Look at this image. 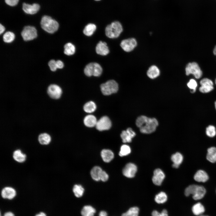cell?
Masks as SVG:
<instances>
[{
  "label": "cell",
  "mask_w": 216,
  "mask_h": 216,
  "mask_svg": "<svg viewBox=\"0 0 216 216\" xmlns=\"http://www.w3.org/2000/svg\"><path fill=\"white\" fill-rule=\"evenodd\" d=\"M136 124L142 133L149 134L154 132L158 125V122L155 118H149L144 116L137 118Z\"/></svg>",
  "instance_id": "cell-1"
},
{
  "label": "cell",
  "mask_w": 216,
  "mask_h": 216,
  "mask_svg": "<svg viewBox=\"0 0 216 216\" xmlns=\"http://www.w3.org/2000/svg\"><path fill=\"white\" fill-rule=\"evenodd\" d=\"M206 193V190L203 186L194 184L188 186L184 191V194L186 196L192 195V197L195 200L202 198Z\"/></svg>",
  "instance_id": "cell-2"
},
{
  "label": "cell",
  "mask_w": 216,
  "mask_h": 216,
  "mask_svg": "<svg viewBox=\"0 0 216 216\" xmlns=\"http://www.w3.org/2000/svg\"><path fill=\"white\" fill-rule=\"evenodd\" d=\"M40 24L42 28L50 33H54L57 31L59 27V24L56 21L46 15L42 17Z\"/></svg>",
  "instance_id": "cell-3"
},
{
  "label": "cell",
  "mask_w": 216,
  "mask_h": 216,
  "mask_svg": "<svg viewBox=\"0 0 216 216\" xmlns=\"http://www.w3.org/2000/svg\"><path fill=\"white\" fill-rule=\"evenodd\" d=\"M123 31L122 26L118 21H115L108 25L105 28V34L109 38L118 37Z\"/></svg>",
  "instance_id": "cell-4"
},
{
  "label": "cell",
  "mask_w": 216,
  "mask_h": 216,
  "mask_svg": "<svg viewBox=\"0 0 216 216\" xmlns=\"http://www.w3.org/2000/svg\"><path fill=\"white\" fill-rule=\"evenodd\" d=\"M100 89L103 94L110 95L118 91V85L115 81L110 80L102 84L100 86Z\"/></svg>",
  "instance_id": "cell-5"
},
{
  "label": "cell",
  "mask_w": 216,
  "mask_h": 216,
  "mask_svg": "<svg viewBox=\"0 0 216 216\" xmlns=\"http://www.w3.org/2000/svg\"><path fill=\"white\" fill-rule=\"evenodd\" d=\"M102 72V69L98 63L95 62L90 63L87 64L84 69L85 75L90 76H98L101 75Z\"/></svg>",
  "instance_id": "cell-6"
},
{
  "label": "cell",
  "mask_w": 216,
  "mask_h": 216,
  "mask_svg": "<svg viewBox=\"0 0 216 216\" xmlns=\"http://www.w3.org/2000/svg\"><path fill=\"white\" fill-rule=\"evenodd\" d=\"M185 70L187 75L192 74L197 79L201 77L202 74L199 65L195 62L189 63L186 67Z\"/></svg>",
  "instance_id": "cell-7"
},
{
  "label": "cell",
  "mask_w": 216,
  "mask_h": 216,
  "mask_svg": "<svg viewBox=\"0 0 216 216\" xmlns=\"http://www.w3.org/2000/svg\"><path fill=\"white\" fill-rule=\"evenodd\" d=\"M21 34L24 40H31L37 37V31L36 28L33 26H26L22 30Z\"/></svg>",
  "instance_id": "cell-8"
},
{
  "label": "cell",
  "mask_w": 216,
  "mask_h": 216,
  "mask_svg": "<svg viewBox=\"0 0 216 216\" xmlns=\"http://www.w3.org/2000/svg\"><path fill=\"white\" fill-rule=\"evenodd\" d=\"M111 125L110 118L107 116H104L97 121L95 127L98 130L102 131L109 129Z\"/></svg>",
  "instance_id": "cell-9"
},
{
  "label": "cell",
  "mask_w": 216,
  "mask_h": 216,
  "mask_svg": "<svg viewBox=\"0 0 216 216\" xmlns=\"http://www.w3.org/2000/svg\"><path fill=\"white\" fill-rule=\"evenodd\" d=\"M47 93L51 98L57 99L61 97L62 93V90L61 88L58 85L52 84L48 87Z\"/></svg>",
  "instance_id": "cell-10"
},
{
  "label": "cell",
  "mask_w": 216,
  "mask_h": 216,
  "mask_svg": "<svg viewBox=\"0 0 216 216\" xmlns=\"http://www.w3.org/2000/svg\"><path fill=\"white\" fill-rule=\"evenodd\" d=\"M137 45V42L134 38H130L122 40L120 46L124 51L129 52L133 50Z\"/></svg>",
  "instance_id": "cell-11"
},
{
  "label": "cell",
  "mask_w": 216,
  "mask_h": 216,
  "mask_svg": "<svg viewBox=\"0 0 216 216\" xmlns=\"http://www.w3.org/2000/svg\"><path fill=\"white\" fill-rule=\"evenodd\" d=\"M200 84L201 85L199 88V91L202 93H208L214 89L213 83L210 79L204 78L202 79Z\"/></svg>",
  "instance_id": "cell-12"
},
{
  "label": "cell",
  "mask_w": 216,
  "mask_h": 216,
  "mask_svg": "<svg viewBox=\"0 0 216 216\" xmlns=\"http://www.w3.org/2000/svg\"><path fill=\"white\" fill-rule=\"evenodd\" d=\"M137 171L136 166L132 163L127 164L122 170L123 175L128 178H132L135 176Z\"/></svg>",
  "instance_id": "cell-13"
},
{
  "label": "cell",
  "mask_w": 216,
  "mask_h": 216,
  "mask_svg": "<svg viewBox=\"0 0 216 216\" xmlns=\"http://www.w3.org/2000/svg\"><path fill=\"white\" fill-rule=\"evenodd\" d=\"M165 177V175L163 172L160 169H157L154 172L152 181L155 185L159 186L161 184Z\"/></svg>",
  "instance_id": "cell-14"
},
{
  "label": "cell",
  "mask_w": 216,
  "mask_h": 216,
  "mask_svg": "<svg viewBox=\"0 0 216 216\" xmlns=\"http://www.w3.org/2000/svg\"><path fill=\"white\" fill-rule=\"evenodd\" d=\"M136 133L131 128H128L126 130L123 131L121 137L124 143L130 142L132 138L136 135Z\"/></svg>",
  "instance_id": "cell-15"
},
{
  "label": "cell",
  "mask_w": 216,
  "mask_h": 216,
  "mask_svg": "<svg viewBox=\"0 0 216 216\" xmlns=\"http://www.w3.org/2000/svg\"><path fill=\"white\" fill-rule=\"evenodd\" d=\"M40 6L38 4L34 3L30 4L23 3L22 4V9L26 13L33 14L36 13L39 10Z\"/></svg>",
  "instance_id": "cell-16"
},
{
  "label": "cell",
  "mask_w": 216,
  "mask_h": 216,
  "mask_svg": "<svg viewBox=\"0 0 216 216\" xmlns=\"http://www.w3.org/2000/svg\"><path fill=\"white\" fill-rule=\"evenodd\" d=\"M16 194V191L10 187H6L3 188L1 192L2 197L4 199L11 200L14 198Z\"/></svg>",
  "instance_id": "cell-17"
},
{
  "label": "cell",
  "mask_w": 216,
  "mask_h": 216,
  "mask_svg": "<svg viewBox=\"0 0 216 216\" xmlns=\"http://www.w3.org/2000/svg\"><path fill=\"white\" fill-rule=\"evenodd\" d=\"M194 178L198 182H205L209 179V176L207 173L202 170H198L195 174Z\"/></svg>",
  "instance_id": "cell-18"
},
{
  "label": "cell",
  "mask_w": 216,
  "mask_h": 216,
  "mask_svg": "<svg viewBox=\"0 0 216 216\" xmlns=\"http://www.w3.org/2000/svg\"><path fill=\"white\" fill-rule=\"evenodd\" d=\"M96 51L97 54L102 56L106 55L109 52V50L106 43L102 41H99L97 45Z\"/></svg>",
  "instance_id": "cell-19"
},
{
  "label": "cell",
  "mask_w": 216,
  "mask_h": 216,
  "mask_svg": "<svg viewBox=\"0 0 216 216\" xmlns=\"http://www.w3.org/2000/svg\"><path fill=\"white\" fill-rule=\"evenodd\" d=\"M101 156L104 161L108 163L111 161L114 157L113 152L109 149H104L101 152Z\"/></svg>",
  "instance_id": "cell-20"
},
{
  "label": "cell",
  "mask_w": 216,
  "mask_h": 216,
  "mask_svg": "<svg viewBox=\"0 0 216 216\" xmlns=\"http://www.w3.org/2000/svg\"><path fill=\"white\" fill-rule=\"evenodd\" d=\"M207 160L212 163L216 162V147L214 146L210 147L207 149Z\"/></svg>",
  "instance_id": "cell-21"
},
{
  "label": "cell",
  "mask_w": 216,
  "mask_h": 216,
  "mask_svg": "<svg viewBox=\"0 0 216 216\" xmlns=\"http://www.w3.org/2000/svg\"><path fill=\"white\" fill-rule=\"evenodd\" d=\"M97 121L96 117L94 115H89L86 116L84 119L85 125L88 127L95 126Z\"/></svg>",
  "instance_id": "cell-22"
},
{
  "label": "cell",
  "mask_w": 216,
  "mask_h": 216,
  "mask_svg": "<svg viewBox=\"0 0 216 216\" xmlns=\"http://www.w3.org/2000/svg\"><path fill=\"white\" fill-rule=\"evenodd\" d=\"M96 212L95 209L89 205L84 206L81 212L82 216H94Z\"/></svg>",
  "instance_id": "cell-23"
},
{
  "label": "cell",
  "mask_w": 216,
  "mask_h": 216,
  "mask_svg": "<svg viewBox=\"0 0 216 216\" xmlns=\"http://www.w3.org/2000/svg\"><path fill=\"white\" fill-rule=\"evenodd\" d=\"M147 74L149 77L151 79H154L159 75L160 71L156 66L152 65L149 68L147 71Z\"/></svg>",
  "instance_id": "cell-24"
},
{
  "label": "cell",
  "mask_w": 216,
  "mask_h": 216,
  "mask_svg": "<svg viewBox=\"0 0 216 216\" xmlns=\"http://www.w3.org/2000/svg\"><path fill=\"white\" fill-rule=\"evenodd\" d=\"M102 170V169L99 166H96L93 167L90 172L92 178L97 181L100 180V176Z\"/></svg>",
  "instance_id": "cell-25"
},
{
  "label": "cell",
  "mask_w": 216,
  "mask_h": 216,
  "mask_svg": "<svg viewBox=\"0 0 216 216\" xmlns=\"http://www.w3.org/2000/svg\"><path fill=\"white\" fill-rule=\"evenodd\" d=\"M13 158L14 160L16 161L22 163L26 160V155L23 153L19 149L15 151L13 154Z\"/></svg>",
  "instance_id": "cell-26"
},
{
  "label": "cell",
  "mask_w": 216,
  "mask_h": 216,
  "mask_svg": "<svg viewBox=\"0 0 216 216\" xmlns=\"http://www.w3.org/2000/svg\"><path fill=\"white\" fill-rule=\"evenodd\" d=\"M192 210L193 214L196 215L202 214L205 211L204 206L200 202L194 204L192 207Z\"/></svg>",
  "instance_id": "cell-27"
},
{
  "label": "cell",
  "mask_w": 216,
  "mask_h": 216,
  "mask_svg": "<svg viewBox=\"0 0 216 216\" xmlns=\"http://www.w3.org/2000/svg\"><path fill=\"white\" fill-rule=\"evenodd\" d=\"M96 26L93 23H89L87 24L84 28L83 33L86 36H91L93 34L96 30Z\"/></svg>",
  "instance_id": "cell-28"
},
{
  "label": "cell",
  "mask_w": 216,
  "mask_h": 216,
  "mask_svg": "<svg viewBox=\"0 0 216 216\" xmlns=\"http://www.w3.org/2000/svg\"><path fill=\"white\" fill-rule=\"evenodd\" d=\"M38 140L39 143L42 145H47L50 142L51 138L49 134L44 133L39 135Z\"/></svg>",
  "instance_id": "cell-29"
},
{
  "label": "cell",
  "mask_w": 216,
  "mask_h": 216,
  "mask_svg": "<svg viewBox=\"0 0 216 216\" xmlns=\"http://www.w3.org/2000/svg\"><path fill=\"white\" fill-rule=\"evenodd\" d=\"M96 109V105L92 101L87 102L83 106L84 111L88 113H91L94 112Z\"/></svg>",
  "instance_id": "cell-30"
},
{
  "label": "cell",
  "mask_w": 216,
  "mask_h": 216,
  "mask_svg": "<svg viewBox=\"0 0 216 216\" xmlns=\"http://www.w3.org/2000/svg\"><path fill=\"white\" fill-rule=\"evenodd\" d=\"M183 159L182 155L178 152L172 154L171 157V160L173 164L179 166L182 163Z\"/></svg>",
  "instance_id": "cell-31"
},
{
  "label": "cell",
  "mask_w": 216,
  "mask_h": 216,
  "mask_svg": "<svg viewBox=\"0 0 216 216\" xmlns=\"http://www.w3.org/2000/svg\"><path fill=\"white\" fill-rule=\"evenodd\" d=\"M167 200L166 194L164 192H161L156 195L154 200L158 204H163L166 202Z\"/></svg>",
  "instance_id": "cell-32"
},
{
  "label": "cell",
  "mask_w": 216,
  "mask_h": 216,
  "mask_svg": "<svg viewBox=\"0 0 216 216\" xmlns=\"http://www.w3.org/2000/svg\"><path fill=\"white\" fill-rule=\"evenodd\" d=\"M64 53L68 56L72 55L74 54L75 51V46L70 43L66 44L64 46Z\"/></svg>",
  "instance_id": "cell-33"
},
{
  "label": "cell",
  "mask_w": 216,
  "mask_h": 216,
  "mask_svg": "<svg viewBox=\"0 0 216 216\" xmlns=\"http://www.w3.org/2000/svg\"><path fill=\"white\" fill-rule=\"evenodd\" d=\"M139 211V209L138 207H133L122 214L121 216H138Z\"/></svg>",
  "instance_id": "cell-34"
},
{
  "label": "cell",
  "mask_w": 216,
  "mask_h": 216,
  "mask_svg": "<svg viewBox=\"0 0 216 216\" xmlns=\"http://www.w3.org/2000/svg\"><path fill=\"white\" fill-rule=\"evenodd\" d=\"M73 191L76 197H80L83 195L84 189L81 185L75 184L73 187Z\"/></svg>",
  "instance_id": "cell-35"
},
{
  "label": "cell",
  "mask_w": 216,
  "mask_h": 216,
  "mask_svg": "<svg viewBox=\"0 0 216 216\" xmlns=\"http://www.w3.org/2000/svg\"><path fill=\"white\" fill-rule=\"evenodd\" d=\"M15 37L14 34L13 32L10 31L7 32L3 35V40L5 43H10L14 40Z\"/></svg>",
  "instance_id": "cell-36"
},
{
  "label": "cell",
  "mask_w": 216,
  "mask_h": 216,
  "mask_svg": "<svg viewBox=\"0 0 216 216\" xmlns=\"http://www.w3.org/2000/svg\"><path fill=\"white\" fill-rule=\"evenodd\" d=\"M130 152L131 149L129 146L127 145H123L121 147L119 155L121 157L125 156L129 154Z\"/></svg>",
  "instance_id": "cell-37"
},
{
  "label": "cell",
  "mask_w": 216,
  "mask_h": 216,
  "mask_svg": "<svg viewBox=\"0 0 216 216\" xmlns=\"http://www.w3.org/2000/svg\"><path fill=\"white\" fill-rule=\"evenodd\" d=\"M206 134L208 137H213L216 134V130L215 127L211 125L208 126L206 130Z\"/></svg>",
  "instance_id": "cell-38"
},
{
  "label": "cell",
  "mask_w": 216,
  "mask_h": 216,
  "mask_svg": "<svg viewBox=\"0 0 216 216\" xmlns=\"http://www.w3.org/2000/svg\"><path fill=\"white\" fill-rule=\"evenodd\" d=\"M188 87L192 90V93L195 92L196 91L197 84L196 81L194 79H191L187 84Z\"/></svg>",
  "instance_id": "cell-39"
},
{
  "label": "cell",
  "mask_w": 216,
  "mask_h": 216,
  "mask_svg": "<svg viewBox=\"0 0 216 216\" xmlns=\"http://www.w3.org/2000/svg\"><path fill=\"white\" fill-rule=\"evenodd\" d=\"M152 216H168L167 211L163 209L161 213H160L156 210L153 211L152 213Z\"/></svg>",
  "instance_id": "cell-40"
},
{
  "label": "cell",
  "mask_w": 216,
  "mask_h": 216,
  "mask_svg": "<svg viewBox=\"0 0 216 216\" xmlns=\"http://www.w3.org/2000/svg\"><path fill=\"white\" fill-rule=\"evenodd\" d=\"M48 64L51 71H54L57 70V68L56 64V61L55 60H50Z\"/></svg>",
  "instance_id": "cell-41"
},
{
  "label": "cell",
  "mask_w": 216,
  "mask_h": 216,
  "mask_svg": "<svg viewBox=\"0 0 216 216\" xmlns=\"http://www.w3.org/2000/svg\"><path fill=\"white\" fill-rule=\"evenodd\" d=\"M109 178L108 175L104 171L102 170L100 176V180L103 182H106Z\"/></svg>",
  "instance_id": "cell-42"
},
{
  "label": "cell",
  "mask_w": 216,
  "mask_h": 216,
  "mask_svg": "<svg viewBox=\"0 0 216 216\" xmlns=\"http://www.w3.org/2000/svg\"><path fill=\"white\" fill-rule=\"evenodd\" d=\"M19 0H5L6 3L10 6H14L16 5Z\"/></svg>",
  "instance_id": "cell-43"
},
{
  "label": "cell",
  "mask_w": 216,
  "mask_h": 216,
  "mask_svg": "<svg viewBox=\"0 0 216 216\" xmlns=\"http://www.w3.org/2000/svg\"><path fill=\"white\" fill-rule=\"evenodd\" d=\"M56 64L57 68L62 69L64 66L63 62L60 60L56 61Z\"/></svg>",
  "instance_id": "cell-44"
},
{
  "label": "cell",
  "mask_w": 216,
  "mask_h": 216,
  "mask_svg": "<svg viewBox=\"0 0 216 216\" xmlns=\"http://www.w3.org/2000/svg\"><path fill=\"white\" fill-rule=\"evenodd\" d=\"M5 28L1 24H0V34H1L4 31Z\"/></svg>",
  "instance_id": "cell-45"
},
{
  "label": "cell",
  "mask_w": 216,
  "mask_h": 216,
  "mask_svg": "<svg viewBox=\"0 0 216 216\" xmlns=\"http://www.w3.org/2000/svg\"><path fill=\"white\" fill-rule=\"evenodd\" d=\"M107 213L106 211H102L100 212L99 216H107Z\"/></svg>",
  "instance_id": "cell-46"
},
{
  "label": "cell",
  "mask_w": 216,
  "mask_h": 216,
  "mask_svg": "<svg viewBox=\"0 0 216 216\" xmlns=\"http://www.w3.org/2000/svg\"><path fill=\"white\" fill-rule=\"evenodd\" d=\"M3 216H14V215L12 212H6Z\"/></svg>",
  "instance_id": "cell-47"
},
{
  "label": "cell",
  "mask_w": 216,
  "mask_h": 216,
  "mask_svg": "<svg viewBox=\"0 0 216 216\" xmlns=\"http://www.w3.org/2000/svg\"><path fill=\"white\" fill-rule=\"evenodd\" d=\"M35 216H46V214L43 212H40L36 214Z\"/></svg>",
  "instance_id": "cell-48"
},
{
  "label": "cell",
  "mask_w": 216,
  "mask_h": 216,
  "mask_svg": "<svg viewBox=\"0 0 216 216\" xmlns=\"http://www.w3.org/2000/svg\"><path fill=\"white\" fill-rule=\"evenodd\" d=\"M213 53L215 55H216V45L214 47L213 50Z\"/></svg>",
  "instance_id": "cell-49"
},
{
  "label": "cell",
  "mask_w": 216,
  "mask_h": 216,
  "mask_svg": "<svg viewBox=\"0 0 216 216\" xmlns=\"http://www.w3.org/2000/svg\"><path fill=\"white\" fill-rule=\"evenodd\" d=\"M172 167L176 168H178L179 166L174 164H173L172 165Z\"/></svg>",
  "instance_id": "cell-50"
},
{
  "label": "cell",
  "mask_w": 216,
  "mask_h": 216,
  "mask_svg": "<svg viewBox=\"0 0 216 216\" xmlns=\"http://www.w3.org/2000/svg\"><path fill=\"white\" fill-rule=\"evenodd\" d=\"M199 216H209L201 214V215H200Z\"/></svg>",
  "instance_id": "cell-51"
},
{
  "label": "cell",
  "mask_w": 216,
  "mask_h": 216,
  "mask_svg": "<svg viewBox=\"0 0 216 216\" xmlns=\"http://www.w3.org/2000/svg\"><path fill=\"white\" fill-rule=\"evenodd\" d=\"M214 104H215V109H216V101H215Z\"/></svg>",
  "instance_id": "cell-52"
},
{
  "label": "cell",
  "mask_w": 216,
  "mask_h": 216,
  "mask_svg": "<svg viewBox=\"0 0 216 216\" xmlns=\"http://www.w3.org/2000/svg\"><path fill=\"white\" fill-rule=\"evenodd\" d=\"M215 84H216V79L215 81Z\"/></svg>",
  "instance_id": "cell-53"
},
{
  "label": "cell",
  "mask_w": 216,
  "mask_h": 216,
  "mask_svg": "<svg viewBox=\"0 0 216 216\" xmlns=\"http://www.w3.org/2000/svg\"><path fill=\"white\" fill-rule=\"evenodd\" d=\"M96 0V1H99V0Z\"/></svg>",
  "instance_id": "cell-54"
}]
</instances>
